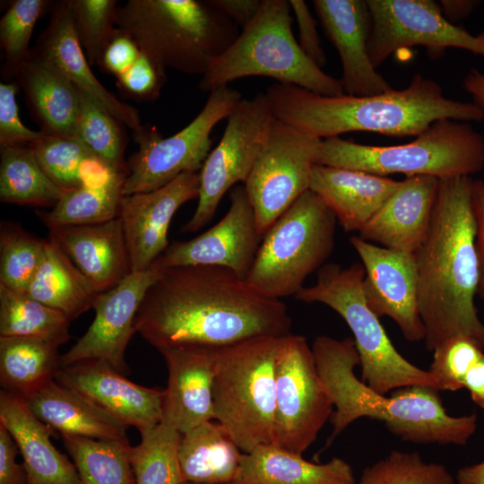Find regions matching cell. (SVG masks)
Segmentation results:
<instances>
[{
  "mask_svg": "<svg viewBox=\"0 0 484 484\" xmlns=\"http://www.w3.org/2000/svg\"><path fill=\"white\" fill-rule=\"evenodd\" d=\"M291 324L281 299L262 294L228 268L209 265L162 269L134 319L135 332L159 351L281 337Z\"/></svg>",
  "mask_w": 484,
  "mask_h": 484,
  "instance_id": "6da1fadb",
  "label": "cell"
},
{
  "mask_svg": "<svg viewBox=\"0 0 484 484\" xmlns=\"http://www.w3.org/2000/svg\"><path fill=\"white\" fill-rule=\"evenodd\" d=\"M469 176L439 180L428 234L415 254L426 349L466 334L484 345L475 305L480 285L477 228Z\"/></svg>",
  "mask_w": 484,
  "mask_h": 484,
  "instance_id": "7a4b0ae2",
  "label": "cell"
},
{
  "mask_svg": "<svg viewBox=\"0 0 484 484\" xmlns=\"http://www.w3.org/2000/svg\"><path fill=\"white\" fill-rule=\"evenodd\" d=\"M265 95L276 119L318 139L350 132L418 136L440 119H484L475 103L445 97L438 82L421 74L404 89L371 96H323L279 82L270 85Z\"/></svg>",
  "mask_w": 484,
  "mask_h": 484,
  "instance_id": "3957f363",
  "label": "cell"
},
{
  "mask_svg": "<svg viewBox=\"0 0 484 484\" xmlns=\"http://www.w3.org/2000/svg\"><path fill=\"white\" fill-rule=\"evenodd\" d=\"M311 348L334 407L326 446L364 417L383 422L402 441L419 445H465L475 433L477 415H449L435 388L411 385L394 390L389 397L373 391L355 375L359 357L353 338L319 335Z\"/></svg>",
  "mask_w": 484,
  "mask_h": 484,
  "instance_id": "277c9868",
  "label": "cell"
},
{
  "mask_svg": "<svg viewBox=\"0 0 484 484\" xmlns=\"http://www.w3.org/2000/svg\"><path fill=\"white\" fill-rule=\"evenodd\" d=\"M116 25L166 70L201 75L240 33L210 0H128Z\"/></svg>",
  "mask_w": 484,
  "mask_h": 484,
  "instance_id": "5b68a950",
  "label": "cell"
},
{
  "mask_svg": "<svg viewBox=\"0 0 484 484\" xmlns=\"http://www.w3.org/2000/svg\"><path fill=\"white\" fill-rule=\"evenodd\" d=\"M287 0H262L254 20L234 42L213 58L199 88L212 92L240 78L270 77L323 96H341V80L324 73L302 51L292 31Z\"/></svg>",
  "mask_w": 484,
  "mask_h": 484,
  "instance_id": "8992f818",
  "label": "cell"
},
{
  "mask_svg": "<svg viewBox=\"0 0 484 484\" xmlns=\"http://www.w3.org/2000/svg\"><path fill=\"white\" fill-rule=\"evenodd\" d=\"M314 164L385 177H471L484 168V137L466 122L445 118L400 145L360 144L339 136L321 139Z\"/></svg>",
  "mask_w": 484,
  "mask_h": 484,
  "instance_id": "52a82bcc",
  "label": "cell"
},
{
  "mask_svg": "<svg viewBox=\"0 0 484 484\" xmlns=\"http://www.w3.org/2000/svg\"><path fill=\"white\" fill-rule=\"evenodd\" d=\"M282 337H255L217 350L213 419L243 453L274 442L275 362Z\"/></svg>",
  "mask_w": 484,
  "mask_h": 484,
  "instance_id": "ba28073f",
  "label": "cell"
},
{
  "mask_svg": "<svg viewBox=\"0 0 484 484\" xmlns=\"http://www.w3.org/2000/svg\"><path fill=\"white\" fill-rule=\"evenodd\" d=\"M364 268L354 263L348 267L324 264L315 285L304 287L295 298L307 303H322L346 322L353 334L359 357L361 381L373 391L386 394L411 385L440 390L436 379L408 361L395 349L379 317L367 307L362 291Z\"/></svg>",
  "mask_w": 484,
  "mask_h": 484,
  "instance_id": "9c48e42d",
  "label": "cell"
},
{
  "mask_svg": "<svg viewBox=\"0 0 484 484\" xmlns=\"http://www.w3.org/2000/svg\"><path fill=\"white\" fill-rule=\"evenodd\" d=\"M337 223L324 202L307 190L263 236L246 281L269 298L296 296L330 257Z\"/></svg>",
  "mask_w": 484,
  "mask_h": 484,
  "instance_id": "30bf717a",
  "label": "cell"
},
{
  "mask_svg": "<svg viewBox=\"0 0 484 484\" xmlns=\"http://www.w3.org/2000/svg\"><path fill=\"white\" fill-rule=\"evenodd\" d=\"M237 90L223 86L210 92L200 113L185 128L163 137L143 126L134 133L139 149L127 161L129 173L123 195L160 188L186 172H199L210 153L211 133L242 99Z\"/></svg>",
  "mask_w": 484,
  "mask_h": 484,
  "instance_id": "8fae6325",
  "label": "cell"
},
{
  "mask_svg": "<svg viewBox=\"0 0 484 484\" xmlns=\"http://www.w3.org/2000/svg\"><path fill=\"white\" fill-rule=\"evenodd\" d=\"M333 408L306 337L283 336L275 362L273 444L302 454L331 419Z\"/></svg>",
  "mask_w": 484,
  "mask_h": 484,
  "instance_id": "7c38bea8",
  "label": "cell"
},
{
  "mask_svg": "<svg viewBox=\"0 0 484 484\" xmlns=\"http://www.w3.org/2000/svg\"><path fill=\"white\" fill-rule=\"evenodd\" d=\"M274 119L265 93L242 99L235 107L220 143L199 171L197 206L182 231L192 233L205 226L224 194L234 185L246 182Z\"/></svg>",
  "mask_w": 484,
  "mask_h": 484,
  "instance_id": "4fadbf2b",
  "label": "cell"
},
{
  "mask_svg": "<svg viewBox=\"0 0 484 484\" xmlns=\"http://www.w3.org/2000/svg\"><path fill=\"white\" fill-rule=\"evenodd\" d=\"M321 139L274 119L267 139L244 183L259 235L310 189Z\"/></svg>",
  "mask_w": 484,
  "mask_h": 484,
  "instance_id": "5bb4252c",
  "label": "cell"
},
{
  "mask_svg": "<svg viewBox=\"0 0 484 484\" xmlns=\"http://www.w3.org/2000/svg\"><path fill=\"white\" fill-rule=\"evenodd\" d=\"M371 29L367 51L376 69L393 52L412 46L429 53L457 48L484 56V40L454 25L432 0H367Z\"/></svg>",
  "mask_w": 484,
  "mask_h": 484,
  "instance_id": "9a60e30c",
  "label": "cell"
},
{
  "mask_svg": "<svg viewBox=\"0 0 484 484\" xmlns=\"http://www.w3.org/2000/svg\"><path fill=\"white\" fill-rule=\"evenodd\" d=\"M350 242L364 268L362 291L367 307L378 317L393 319L406 340L424 341L416 255L380 246L359 236H352Z\"/></svg>",
  "mask_w": 484,
  "mask_h": 484,
  "instance_id": "2e32d148",
  "label": "cell"
},
{
  "mask_svg": "<svg viewBox=\"0 0 484 484\" xmlns=\"http://www.w3.org/2000/svg\"><path fill=\"white\" fill-rule=\"evenodd\" d=\"M161 269L152 264L147 270L129 273L118 284L100 292L93 309L94 319L86 333L60 356V367L88 359H102L125 376L126 347L135 332L134 319L141 303Z\"/></svg>",
  "mask_w": 484,
  "mask_h": 484,
  "instance_id": "e0dca14e",
  "label": "cell"
},
{
  "mask_svg": "<svg viewBox=\"0 0 484 484\" xmlns=\"http://www.w3.org/2000/svg\"><path fill=\"white\" fill-rule=\"evenodd\" d=\"M252 204L244 186L230 191V206L212 228L186 241H175L153 263L159 268L209 265L228 268L246 280L260 246Z\"/></svg>",
  "mask_w": 484,
  "mask_h": 484,
  "instance_id": "ac0fdd59",
  "label": "cell"
},
{
  "mask_svg": "<svg viewBox=\"0 0 484 484\" xmlns=\"http://www.w3.org/2000/svg\"><path fill=\"white\" fill-rule=\"evenodd\" d=\"M199 172H186L155 190L123 195L118 217L131 272L147 270L169 246L168 231L178 208L198 197Z\"/></svg>",
  "mask_w": 484,
  "mask_h": 484,
  "instance_id": "d6986e66",
  "label": "cell"
},
{
  "mask_svg": "<svg viewBox=\"0 0 484 484\" xmlns=\"http://www.w3.org/2000/svg\"><path fill=\"white\" fill-rule=\"evenodd\" d=\"M55 381L139 432L161 422L163 390L137 385L102 359L60 367Z\"/></svg>",
  "mask_w": 484,
  "mask_h": 484,
  "instance_id": "ffe728a7",
  "label": "cell"
},
{
  "mask_svg": "<svg viewBox=\"0 0 484 484\" xmlns=\"http://www.w3.org/2000/svg\"><path fill=\"white\" fill-rule=\"evenodd\" d=\"M312 4L339 54L345 94L364 97L391 91L368 56L371 16L367 0H314Z\"/></svg>",
  "mask_w": 484,
  "mask_h": 484,
  "instance_id": "44dd1931",
  "label": "cell"
},
{
  "mask_svg": "<svg viewBox=\"0 0 484 484\" xmlns=\"http://www.w3.org/2000/svg\"><path fill=\"white\" fill-rule=\"evenodd\" d=\"M217 350L189 346L160 350L168 368L162 423L184 434L213 419L212 388Z\"/></svg>",
  "mask_w": 484,
  "mask_h": 484,
  "instance_id": "7402d4cb",
  "label": "cell"
},
{
  "mask_svg": "<svg viewBox=\"0 0 484 484\" xmlns=\"http://www.w3.org/2000/svg\"><path fill=\"white\" fill-rule=\"evenodd\" d=\"M439 180L432 176L405 177L359 237L385 248L415 255L430 229Z\"/></svg>",
  "mask_w": 484,
  "mask_h": 484,
  "instance_id": "603a6c76",
  "label": "cell"
},
{
  "mask_svg": "<svg viewBox=\"0 0 484 484\" xmlns=\"http://www.w3.org/2000/svg\"><path fill=\"white\" fill-rule=\"evenodd\" d=\"M48 237L99 292L132 272L119 217L100 223L51 227Z\"/></svg>",
  "mask_w": 484,
  "mask_h": 484,
  "instance_id": "cb8c5ba5",
  "label": "cell"
},
{
  "mask_svg": "<svg viewBox=\"0 0 484 484\" xmlns=\"http://www.w3.org/2000/svg\"><path fill=\"white\" fill-rule=\"evenodd\" d=\"M33 51L52 61L80 91L94 98L134 133L142 130L138 110L119 100L92 73L73 28L69 0L55 4Z\"/></svg>",
  "mask_w": 484,
  "mask_h": 484,
  "instance_id": "d4e9b609",
  "label": "cell"
},
{
  "mask_svg": "<svg viewBox=\"0 0 484 484\" xmlns=\"http://www.w3.org/2000/svg\"><path fill=\"white\" fill-rule=\"evenodd\" d=\"M401 181L365 171L314 164L310 190L330 208L347 232H359Z\"/></svg>",
  "mask_w": 484,
  "mask_h": 484,
  "instance_id": "484cf974",
  "label": "cell"
},
{
  "mask_svg": "<svg viewBox=\"0 0 484 484\" xmlns=\"http://www.w3.org/2000/svg\"><path fill=\"white\" fill-rule=\"evenodd\" d=\"M0 424L13 437L26 472V484H81L73 462L50 440L55 431L28 409L23 400L0 392Z\"/></svg>",
  "mask_w": 484,
  "mask_h": 484,
  "instance_id": "4316f807",
  "label": "cell"
},
{
  "mask_svg": "<svg viewBox=\"0 0 484 484\" xmlns=\"http://www.w3.org/2000/svg\"><path fill=\"white\" fill-rule=\"evenodd\" d=\"M15 79L41 132L76 136L79 90L52 61L31 50Z\"/></svg>",
  "mask_w": 484,
  "mask_h": 484,
  "instance_id": "83f0119b",
  "label": "cell"
},
{
  "mask_svg": "<svg viewBox=\"0 0 484 484\" xmlns=\"http://www.w3.org/2000/svg\"><path fill=\"white\" fill-rule=\"evenodd\" d=\"M22 399L33 415L61 436L128 442L127 426L55 380Z\"/></svg>",
  "mask_w": 484,
  "mask_h": 484,
  "instance_id": "f1b7e54d",
  "label": "cell"
},
{
  "mask_svg": "<svg viewBox=\"0 0 484 484\" xmlns=\"http://www.w3.org/2000/svg\"><path fill=\"white\" fill-rule=\"evenodd\" d=\"M229 484H355L351 466L333 457L315 463L275 444L243 453L238 471Z\"/></svg>",
  "mask_w": 484,
  "mask_h": 484,
  "instance_id": "f546056e",
  "label": "cell"
},
{
  "mask_svg": "<svg viewBox=\"0 0 484 484\" xmlns=\"http://www.w3.org/2000/svg\"><path fill=\"white\" fill-rule=\"evenodd\" d=\"M243 452L216 420L182 434L178 461L183 482L229 484L236 476Z\"/></svg>",
  "mask_w": 484,
  "mask_h": 484,
  "instance_id": "4dcf8cb0",
  "label": "cell"
},
{
  "mask_svg": "<svg viewBox=\"0 0 484 484\" xmlns=\"http://www.w3.org/2000/svg\"><path fill=\"white\" fill-rule=\"evenodd\" d=\"M99 293L60 247L48 239L43 261L26 294L73 321L93 308Z\"/></svg>",
  "mask_w": 484,
  "mask_h": 484,
  "instance_id": "1f68e13d",
  "label": "cell"
},
{
  "mask_svg": "<svg viewBox=\"0 0 484 484\" xmlns=\"http://www.w3.org/2000/svg\"><path fill=\"white\" fill-rule=\"evenodd\" d=\"M60 367L58 347L28 337H0V384L21 398L55 380Z\"/></svg>",
  "mask_w": 484,
  "mask_h": 484,
  "instance_id": "d6a6232c",
  "label": "cell"
},
{
  "mask_svg": "<svg viewBox=\"0 0 484 484\" xmlns=\"http://www.w3.org/2000/svg\"><path fill=\"white\" fill-rule=\"evenodd\" d=\"M99 65L116 78L120 91L136 101H153L167 81L166 69L117 27Z\"/></svg>",
  "mask_w": 484,
  "mask_h": 484,
  "instance_id": "836d02e7",
  "label": "cell"
},
{
  "mask_svg": "<svg viewBox=\"0 0 484 484\" xmlns=\"http://www.w3.org/2000/svg\"><path fill=\"white\" fill-rule=\"evenodd\" d=\"M65 193L42 169L30 145L0 147L1 203L53 208Z\"/></svg>",
  "mask_w": 484,
  "mask_h": 484,
  "instance_id": "e575fe53",
  "label": "cell"
},
{
  "mask_svg": "<svg viewBox=\"0 0 484 484\" xmlns=\"http://www.w3.org/2000/svg\"><path fill=\"white\" fill-rule=\"evenodd\" d=\"M70 322L62 312L0 285V337L35 338L59 348L70 340Z\"/></svg>",
  "mask_w": 484,
  "mask_h": 484,
  "instance_id": "d590c367",
  "label": "cell"
},
{
  "mask_svg": "<svg viewBox=\"0 0 484 484\" xmlns=\"http://www.w3.org/2000/svg\"><path fill=\"white\" fill-rule=\"evenodd\" d=\"M127 173L119 174L106 185L80 186L67 191L48 212H37L48 228L62 225L94 224L118 217Z\"/></svg>",
  "mask_w": 484,
  "mask_h": 484,
  "instance_id": "8d00e7d4",
  "label": "cell"
},
{
  "mask_svg": "<svg viewBox=\"0 0 484 484\" xmlns=\"http://www.w3.org/2000/svg\"><path fill=\"white\" fill-rule=\"evenodd\" d=\"M81 484H135L129 442L62 436Z\"/></svg>",
  "mask_w": 484,
  "mask_h": 484,
  "instance_id": "74e56055",
  "label": "cell"
},
{
  "mask_svg": "<svg viewBox=\"0 0 484 484\" xmlns=\"http://www.w3.org/2000/svg\"><path fill=\"white\" fill-rule=\"evenodd\" d=\"M140 434V443L129 453L135 484H182L178 461L182 434L162 422Z\"/></svg>",
  "mask_w": 484,
  "mask_h": 484,
  "instance_id": "f35d334b",
  "label": "cell"
},
{
  "mask_svg": "<svg viewBox=\"0 0 484 484\" xmlns=\"http://www.w3.org/2000/svg\"><path fill=\"white\" fill-rule=\"evenodd\" d=\"M79 95L76 135L95 156L115 169L129 173L124 158L126 146L125 125L89 94L79 90Z\"/></svg>",
  "mask_w": 484,
  "mask_h": 484,
  "instance_id": "ab89813d",
  "label": "cell"
},
{
  "mask_svg": "<svg viewBox=\"0 0 484 484\" xmlns=\"http://www.w3.org/2000/svg\"><path fill=\"white\" fill-rule=\"evenodd\" d=\"M47 240L25 230L20 223L4 220L0 225V285L25 293L39 270Z\"/></svg>",
  "mask_w": 484,
  "mask_h": 484,
  "instance_id": "60d3db41",
  "label": "cell"
},
{
  "mask_svg": "<svg viewBox=\"0 0 484 484\" xmlns=\"http://www.w3.org/2000/svg\"><path fill=\"white\" fill-rule=\"evenodd\" d=\"M48 4L45 0H14L2 16L0 45L4 56L2 77L5 81L16 78L21 67L30 58V38Z\"/></svg>",
  "mask_w": 484,
  "mask_h": 484,
  "instance_id": "b9f144b4",
  "label": "cell"
},
{
  "mask_svg": "<svg viewBox=\"0 0 484 484\" xmlns=\"http://www.w3.org/2000/svg\"><path fill=\"white\" fill-rule=\"evenodd\" d=\"M357 484H454L442 463L426 462L418 452L391 451L367 466Z\"/></svg>",
  "mask_w": 484,
  "mask_h": 484,
  "instance_id": "7bdbcfd3",
  "label": "cell"
},
{
  "mask_svg": "<svg viewBox=\"0 0 484 484\" xmlns=\"http://www.w3.org/2000/svg\"><path fill=\"white\" fill-rule=\"evenodd\" d=\"M30 147L48 177L65 192L80 186L81 167L94 155L77 135L44 134Z\"/></svg>",
  "mask_w": 484,
  "mask_h": 484,
  "instance_id": "ee69618b",
  "label": "cell"
},
{
  "mask_svg": "<svg viewBox=\"0 0 484 484\" xmlns=\"http://www.w3.org/2000/svg\"><path fill=\"white\" fill-rule=\"evenodd\" d=\"M116 0H69L73 28L90 65L99 64L116 29Z\"/></svg>",
  "mask_w": 484,
  "mask_h": 484,
  "instance_id": "f6af8a7d",
  "label": "cell"
},
{
  "mask_svg": "<svg viewBox=\"0 0 484 484\" xmlns=\"http://www.w3.org/2000/svg\"><path fill=\"white\" fill-rule=\"evenodd\" d=\"M483 352L484 345L471 336L450 337L433 350L428 371L438 382L440 390L457 391L463 388L467 372Z\"/></svg>",
  "mask_w": 484,
  "mask_h": 484,
  "instance_id": "bcb514c9",
  "label": "cell"
},
{
  "mask_svg": "<svg viewBox=\"0 0 484 484\" xmlns=\"http://www.w3.org/2000/svg\"><path fill=\"white\" fill-rule=\"evenodd\" d=\"M17 82L0 83V147L30 145L44 134L24 125L19 116Z\"/></svg>",
  "mask_w": 484,
  "mask_h": 484,
  "instance_id": "7dc6e473",
  "label": "cell"
},
{
  "mask_svg": "<svg viewBox=\"0 0 484 484\" xmlns=\"http://www.w3.org/2000/svg\"><path fill=\"white\" fill-rule=\"evenodd\" d=\"M289 2L298 27V45L307 56L322 68L326 58L316 30L315 19L303 0Z\"/></svg>",
  "mask_w": 484,
  "mask_h": 484,
  "instance_id": "c3c4849f",
  "label": "cell"
},
{
  "mask_svg": "<svg viewBox=\"0 0 484 484\" xmlns=\"http://www.w3.org/2000/svg\"><path fill=\"white\" fill-rule=\"evenodd\" d=\"M19 448L8 432L0 424V484H26L23 464L16 462Z\"/></svg>",
  "mask_w": 484,
  "mask_h": 484,
  "instance_id": "681fc988",
  "label": "cell"
},
{
  "mask_svg": "<svg viewBox=\"0 0 484 484\" xmlns=\"http://www.w3.org/2000/svg\"><path fill=\"white\" fill-rule=\"evenodd\" d=\"M472 206L476 220V246L480 262L478 296L484 299V182L482 180H473Z\"/></svg>",
  "mask_w": 484,
  "mask_h": 484,
  "instance_id": "f907efd6",
  "label": "cell"
},
{
  "mask_svg": "<svg viewBox=\"0 0 484 484\" xmlns=\"http://www.w3.org/2000/svg\"><path fill=\"white\" fill-rule=\"evenodd\" d=\"M231 22L245 29L257 14L262 0H210Z\"/></svg>",
  "mask_w": 484,
  "mask_h": 484,
  "instance_id": "816d5d0a",
  "label": "cell"
},
{
  "mask_svg": "<svg viewBox=\"0 0 484 484\" xmlns=\"http://www.w3.org/2000/svg\"><path fill=\"white\" fill-rule=\"evenodd\" d=\"M463 388L470 392L471 400L484 409V352L467 372Z\"/></svg>",
  "mask_w": 484,
  "mask_h": 484,
  "instance_id": "f5cc1de1",
  "label": "cell"
},
{
  "mask_svg": "<svg viewBox=\"0 0 484 484\" xmlns=\"http://www.w3.org/2000/svg\"><path fill=\"white\" fill-rule=\"evenodd\" d=\"M479 4L473 0H442L440 6L446 20L453 23L467 17Z\"/></svg>",
  "mask_w": 484,
  "mask_h": 484,
  "instance_id": "db71d44e",
  "label": "cell"
},
{
  "mask_svg": "<svg viewBox=\"0 0 484 484\" xmlns=\"http://www.w3.org/2000/svg\"><path fill=\"white\" fill-rule=\"evenodd\" d=\"M463 88L472 96L473 103L484 111V73L471 68L463 79Z\"/></svg>",
  "mask_w": 484,
  "mask_h": 484,
  "instance_id": "11a10c76",
  "label": "cell"
},
{
  "mask_svg": "<svg viewBox=\"0 0 484 484\" xmlns=\"http://www.w3.org/2000/svg\"><path fill=\"white\" fill-rule=\"evenodd\" d=\"M455 479L458 484H484V461L462 467Z\"/></svg>",
  "mask_w": 484,
  "mask_h": 484,
  "instance_id": "9f6ffc18",
  "label": "cell"
},
{
  "mask_svg": "<svg viewBox=\"0 0 484 484\" xmlns=\"http://www.w3.org/2000/svg\"><path fill=\"white\" fill-rule=\"evenodd\" d=\"M478 36L484 40V31L479 33Z\"/></svg>",
  "mask_w": 484,
  "mask_h": 484,
  "instance_id": "6f0895ef",
  "label": "cell"
},
{
  "mask_svg": "<svg viewBox=\"0 0 484 484\" xmlns=\"http://www.w3.org/2000/svg\"><path fill=\"white\" fill-rule=\"evenodd\" d=\"M182 484H193V483H188V482H183Z\"/></svg>",
  "mask_w": 484,
  "mask_h": 484,
  "instance_id": "680465c9",
  "label": "cell"
}]
</instances>
